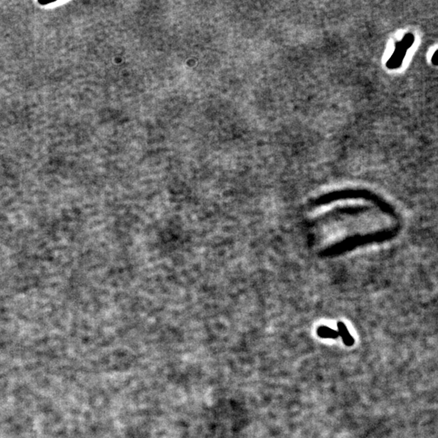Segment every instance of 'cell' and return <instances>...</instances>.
I'll list each match as a JSON object with an SVG mask.
<instances>
[{"mask_svg":"<svg viewBox=\"0 0 438 438\" xmlns=\"http://www.w3.org/2000/svg\"><path fill=\"white\" fill-rule=\"evenodd\" d=\"M415 42V37L412 33H407L400 42L395 44V50L389 58L386 66L390 69H395L401 66L405 58L408 49L410 48Z\"/></svg>","mask_w":438,"mask_h":438,"instance_id":"1","label":"cell"},{"mask_svg":"<svg viewBox=\"0 0 438 438\" xmlns=\"http://www.w3.org/2000/svg\"><path fill=\"white\" fill-rule=\"evenodd\" d=\"M339 327V334L342 337L343 342L347 346H352L355 343V340L353 339V337L350 335V333L347 329L345 324L343 323L339 322L338 324Z\"/></svg>","mask_w":438,"mask_h":438,"instance_id":"2","label":"cell"},{"mask_svg":"<svg viewBox=\"0 0 438 438\" xmlns=\"http://www.w3.org/2000/svg\"><path fill=\"white\" fill-rule=\"evenodd\" d=\"M318 334L319 336L324 339H336L339 336V332L325 326L320 327L318 329Z\"/></svg>","mask_w":438,"mask_h":438,"instance_id":"3","label":"cell"},{"mask_svg":"<svg viewBox=\"0 0 438 438\" xmlns=\"http://www.w3.org/2000/svg\"><path fill=\"white\" fill-rule=\"evenodd\" d=\"M432 63L434 65L438 66V50L434 54V56L432 57Z\"/></svg>","mask_w":438,"mask_h":438,"instance_id":"4","label":"cell"}]
</instances>
